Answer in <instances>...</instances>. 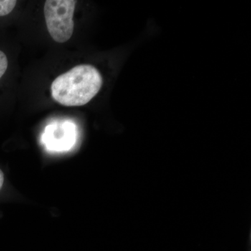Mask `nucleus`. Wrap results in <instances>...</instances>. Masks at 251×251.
Segmentation results:
<instances>
[{"instance_id": "20e7f679", "label": "nucleus", "mask_w": 251, "mask_h": 251, "mask_svg": "<svg viewBox=\"0 0 251 251\" xmlns=\"http://www.w3.org/2000/svg\"><path fill=\"white\" fill-rule=\"evenodd\" d=\"M8 59L6 54L0 50V78L4 75L5 72L7 70Z\"/></svg>"}, {"instance_id": "f257e3e1", "label": "nucleus", "mask_w": 251, "mask_h": 251, "mask_svg": "<svg viewBox=\"0 0 251 251\" xmlns=\"http://www.w3.org/2000/svg\"><path fill=\"white\" fill-rule=\"evenodd\" d=\"M103 77L97 68L81 64L56 77L51 85V95L64 106L86 105L99 93Z\"/></svg>"}, {"instance_id": "f03ea898", "label": "nucleus", "mask_w": 251, "mask_h": 251, "mask_svg": "<svg viewBox=\"0 0 251 251\" xmlns=\"http://www.w3.org/2000/svg\"><path fill=\"white\" fill-rule=\"evenodd\" d=\"M75 0H48L44 4V16L50 35L54 41L65 43L74 33Z\"/></svg>"}, {"instance_id": "7ed1b4c3", "label": "nucleus", "mask_w": 251, "mask_h": 251, "mask_svg": "<svg viewBox=\"0 0 251 251\" xmlns=\"http://www.w3.org/2000/svg\"><path fill=\"white\" fill-rule=\"evenodd\" d=\"M17 4L16 0H0V16L9 14Z\"/></svg>"}, {"instance_id": "39448f33", "label": "nucleus", "mask_w": 251, "mask_h": 251, "mask_svg": "<svg viewBox=\"0 0 251 251\" xmlns=\"http://www.w3.org/2000/svg\"><path fill=\"white\" fill-rule=\"evenodd\" d=\"M4 173L0 170V190H1V187H2L3 184H4Z\"/></svg>"}]
</instances>
